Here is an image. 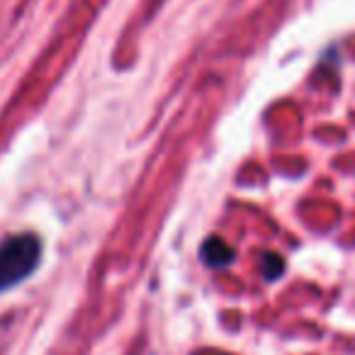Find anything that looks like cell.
Segmentation results:
<instances>
[{
	"instance_id": "obj_1",
	"label": "cell",
	"mask_w": 355,
	"mask_h": 355,
	"mask_svg": "<svg viewBox=\"0 0 355 355\" xmlns=\"http://www.w3.org/2000/svg\"><path fill=\"white\" fill-rule=\"evenodd\" d=\"M44 243L35 232H20L0 241V295L22 285L37 272Z\"/></svg>"
},
{
	"instance_id": "obj_2",
	"label": "cell",
	"mask_w": 355,
	"mask_h": 355,
	"mask_svg": "<svg viewBox=\"0 0 355 355\" xmlns=\"http://www.w3.org/2000/svg\"><path fill=\"white\" fill-rule=\"evenodd\" d=\"M200 256H202V261H205V266H209V268H227V266H232V261H234V248L229 246L224 239H219V236H209L207 241L202 243V251H200Z\"/></svg>"
},
{
	"instance_id": "obj_3",
	"label": "cell",
	"mask_w": 355,
	"mask_h": 355,
	"mask_svg": "<svg viewBox=\"0 0 355 355\" xmlns=\"http://www.w3.org/2000/svg\"><path fill=\"white\" fill-rule=\"evenodd\" d=\"M261 268H263V277L266 280H277V277L285 272V258L277 256V253H263V261H261Z\"/></svg>"
}]
</instances>
